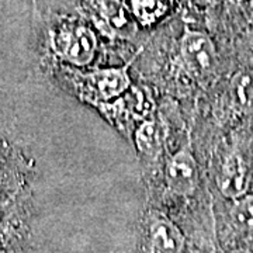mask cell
I'll use <instances>...</instances> for the list:
<instances>
[{"label": "cell", "instance_id": "1", "mask_svg": "<svg viewBox=\"0 0 253 253\" xmlns=\"http://www.w3.org/2000/svg\"><path fill=\"white\" fill-rule=\"evenodd\" d=\"M134 59L135 58L121 66L113 68H103L86 72L75 69L69 75V81L76 96L96 109L101 104L120 97L132 86L129 68Z\"/></svg>", "mask_w": 253, "mask_h": 253}, {"label": "cell", "instance_id": "2", "mask_svg": "<svg viewBox=\"0 0 253 253\" xmlns=\"http://www.w3.org/2000/svg\"><path fill=\"white\" fill-rule=\"evenodd\" d=\"M52 49L56 56L75 68H84L93 62L99 49L94 30L81 21H66L54 31Z\"/></svg>", "mask_w": 253, "mask_h": 253}, {"label": "cell", "instance_id": "3", "mask_svg": "<svg viewBox=\"0 0 253 253\" xmlns=\"http://www.w3.org/2000/svg\"><path fill=\"white\" fill-rule=\"evenodd\" d=\"M184 69L196 82L206 84L217 72L218 54L215 44L207 33L184 26L179 44Z\"/></svg>", "mask_w": 253, "mask_h": 253}, {"label": "cell", "instance_id": "4", "mask_svg": "<svg viewBox=\"0 0 253 253\" xmlns=\"http://www.w3.org/2000/svg\"><path fill=\"white\" fill-rule=\"evenodd\" d=\"M154 100L149 91L131 86L116 100L97 107L103 117L110 121L120 132L132 136L135 126L146 118L152 117Z\"/></svg>", "mask_w": 253, "mask_h": 253}, {"label": "cell", "instance_id": "5", "mask_svg": "<svg viewBox=\"0 0 253 253\" xmlns=\"http://www.w3.org/2000/svg\"><path fill=\"white\" fill-rule=\"evenodd\" d=\"M166 189L173 196L191 197L200 184V170L191 142L187 141L165 163Z\"/></svg>", "mask_w": 253, "mask_h": 253}, {"label": "cell", "instance_id": "6", "mask_svg": "<svg viewBox=\"0 0 253 253\" xmlns=\"http://www.w3.org/2000/svg\"><path fill=\"white\" fill-rule=\"evenodd\" d=\"M149 253H181L184 236L179 226L159 211H149L145 218Z\"/></svg>", "mask_w": 253, "mask_h": 253}, {"label": "cell", "instance_id": "7", "mask_svg": "<svg viewBox=\"0 0 253 253\" xmlns=\"http://www.w3.org/2000/svg\"><path fill=\"white\" fill-rule=\"evenodd\" d=\"M249 166L239 151H231L224 158L217 174V186L221 194L231 200H239L249 193Z\"/></svg>", "mask_w": 253, "mask_h": 253}, {"label": "cell", "instance_id": "8", "mask_svg": "<svg viewBox=\"0 0 253 253\" xmlns=\"http://www.w3.org/2000/svg\"><path fill=\"white\" fill-rule=\"evenodd\" d=\"M134 144L145 163H158L162 159L166 131L162 121L154 116L141 121L134 129Z\"/></svg>", "mask_w": 253, "mask_h": 253}, {"label": "cell", "instance_id": "9", "mask_svg": "<svg viewBox=\"0 0 253 253\" xmlns=\"http://www.w3.org/2000/svg\"><path fill=\"white\" fill-rule=\"evenodd\" d=\"M226 100L229 109L236 116L253 114V71L245 69L236 72L228 84Z\"/></svg>", "mask_w": 253, "mask_h": 253}, {"label": "cell", "instance_id": "10", "mask_svg": "<svg viewBox=\"0 0 253 253\" xmlns=\"http://www.w3.org/2000/svg\"><path fill=\"white\" fill-rule=\"evenodd\" d=\"M129 16L141 27H154L169 16L173 0H123Z\"/></svg>", "mask_w": 253, "mask_h": 253}, {"label": "cell", "instance_id": "11", "mask_svg": "<svg viewBox=\"0 0 253 253\" xmlns=\"http://www.w3.org/2000/svg\"><path fill=\"white\" fill-rule=\"evenodd\" d=\"M234 225L241 231L253 229V196L246 194L245 197L235 200V206L231 211Z\"/></svg>", "mask_w": 253, "mask_h": 253}, {"label": "cell", "instance_id": "12", "mask_svg": "<svg viewBox=\"0 0 253 253\" xmlns=\"http://www.w3.org/2000/svg\"><path fill=\"white\" fill-rule=\"evenodd\" d=\"M190 1L194 3V4H197V6H207L212 0H190Z\"/></svg>", "mask_w": 253, "mask_h": 253}, {"label": "cell", "instance_id": "13", "mask_svg": "<svg viewBox=\"0 0 253 253\" xmlns=\"http://www.w3.org/2000/svg\"><path fill=\"white\" fill-rule=\"evenodd\" d=\"M228 253H252V252L245 251V249H238V251H232V252H228Z\"/></svg>", "mask_w": 253, "mask_h": 253}]
</instances>
